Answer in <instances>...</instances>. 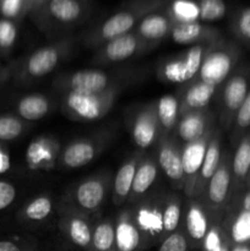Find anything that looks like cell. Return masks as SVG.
Here are the masks:
<instances>
[{"mask_svg":"<svg viewBox=\"0 0 250 251\" xmlns=\"http://www.w3.org/2000/svg\"><path fill=\"white\" fill-rule=\"evenodd\" d=\"M166 0H134L124 9L108 17L98 26L93 27L83 38L87 47L98 48L102 44L135 31L137 25L144 17L151 12L161 10Z\"/></svg>","mask_w":250,"mask_h":251,"instance_id":"cell-1","label":"cell"},{"mask_svg":"<svg viewBox=\"0 0 250 251\" xmlns=\"http://www.w3.org/2000/svg\"><path fill=\"white\" fill-rule=\"evenodd\" d=\"M124 85H117L102 92H65L61 98V112L74 122H95L109 113Z\"/></svg>","mask_w":250,"mask_h":251,"instance_id":"cell-2","label":"cell"},{"mask_svg":"<svg viewBox=\"0 0 250 251\" xmlns=\"http://www.w3.org/2000/svg\"><path fill=\"white\" fill-rule=\"evenodd\" d=\"M250 91V64L239 63L233 73L218 86V126L229 131L238 109Z\"/></svg>","mask_w":250,"mask_h":251,"instance_id":"cell-3","label":"cell"},{"mask_svg":"<svg viewBox=\"0 0 250 251\" xmlns=\"http://www.w3.org/2000/svg\"><path fill=\"white\" fill-rule=\"evenodd\" d=\"M74 44V37H65L34 50L16 69L15 80L20 83H29L49 75L73 50Z\"/></svg>","mask_w":250,"mask_h":251,"instance_id":"cell-4","label":"cell"},{"mask_svg":"<svg viewBox=\"0 0 250 251\" xmlns=\"http://www.w3.org/2000/svg\"><path fill=\"white\" fill-rule=\"evenodd\" d=\"M240 56L242 49L237 42L218 39L208 47L196 78L218 87L237 68Z\"/></svg>","mask_w":250,"mask_h":251,"instance_id":"cell-5","label":"cell"},{"mask_svg":"<svg viewBox=\"0 0 250 251\" xmlns=\"http://www.w3.org/2000/svg\"><path fill=\"white\" fill-rule=\"evenodd\" d=\"M126 77L129 76L115 71L85 69L60 74L53 80V87L63 93H96L108 90L113 86L124 85V80Z\"/></svg>","mask_w":250,"mask_h":251,"instance_id":"cell-6","label":"cell"},{"mask_svg":"<svg viewBox=\"0 0 250 251\" xmlns=\"http://www.w3.org/2000/svg\"><path fill=\"white\" fill-rule=\"evenodd\" d=\"M168 193L151 194L131 206L145 249L163 240V213Z\"/></svg>","mask_w":250,"mask_h":251,"instance_id":"cell-7","label":"cell"},{"mask_svg":"<svg viewBox=\"0 0 250 251\" xmlns=\"http://www.w3.org/2000/svg\"><path fill=\"white\" fill-rule=\"evenodd\" d=\"M211 43L190 46L176 55L164 59L157 69V76L161 81L176 85H185L198 77L205 54Z\"/></svg>","mask_w":250,"mask_h":251,"instance_id":"cell-8","label":"cell"},{"mask_svg":"<svg viewBox=\"0 0 250 251\" xmlns=\"http://www.w3.org/2000/svg\"><path fill=\"white\" fill-rule=\"evenodd\" d=\"M86 11L83 0H48L31 15L42 29H54L77 25L86 16Z\"/></svg>","mask_w":250,"mask_h":251,"instance_id":"cell-9","label":"cell"},{"mask_svg":"<svg viewBox=\"0 0 250 251\" xmlns=\"http://www.w3.org/2000/svg\"><path fill=\"white\" fill-rule=\"evenodd\" d=\"M217 218L222 216L215 215L201 199L186 198L180 227L185 233L190 250L201 249L208 229Z\"/></svg>","mask_w":250,"mask_h":251,"instance_id":"cell-10","label":"cell"},{"mask_svg":"<svg viewBox=\"0 0 250 251\" xmlns=\"http://www.w3.org/2000/svg\"><path fill=\"white\" fill-rule=\"evenodd\" d=\"M232 199V154L225 151L217 171L208 181L201 200L217 216H225Z\"/></svg>","mask_w":250,"mask_h":251,"instance_id":"cell-11","label":"cell"},{"mask_svg":"<svg viewBox=\"0 0 250 251\" xmlns=\"http://www.w3.org/2000/svg\"><path fill=\"white\" fill-rule=\"evenodd\" d=\"M150 48H152L151 44L132 31L98 47L92 63L97 65H113L140 55Z\"/></svg>","mask_w":250,"mask_h":251,"instance_id":"cell-12","label":"cell"},{"mask_svg":"<svg viewBox=\"0 0 250 251\" xmlns=\"http://www.w3.org/2000/svg\"><path fill=\"white\" fill-rule=\"evenodd\" d=\"M112 189V176L109 174H100L85 179L77 184L73 194L75 210L91 215L103 206Z\"/></svg>","mask_w":250,"mask_h":251,"instance_id":"cell-13","label":"cell"},{"mask_svg":"<svg viewBox=\"0 0 250 251\" xmlns=\"http://www.w3.org/2000/svg\"><path fill=\"white\" fill-rule=\"evenodd\" d=\"M181 145L173 134L161 135L157 142V163L176 190H184Z\"/></svg>","mask_w":250,"mask_h":251,"instance_id":"cell-14","label":"cell"},{"mask_svg":"<svg viewBox=\"0 0 250 251\" xmlns=\"http://www.w3.org/2000/svg\"><path fill=\"white\" fill-rule=\"evenodd\" d=\"M59 228L71 244L83 251H90L93 225L88 215L73 207L65 208L59 218Z\"/></svg>","mask_w":250,"mask_h":251,"instance_id":"cell-15","label":"cell"},{"mask_svg":"<svg viewBox=\"0 0 250 251\" xmlns=\"http://www.w3.org/2000/svg\"><path fill=\"white\" fill-rule=\"evenodd\" d=\"M212 132L201 137V139L196 140V141L181 145V158H183L184 169L183 191L185 198L188 199L194 196L196 181H198L199 173H200L201 166H202L203 158H205L206 150H207L208 141H210Z\"/></svg>","mask_w":250,"mask_h":251,"instance_id":"cell-16","label":"cell"},{"mask_svg":"<svg viewBox=\"0 0 250 251\" xmlns=\"http://www.w3.org/2000/svg\"><path fill=\"white\" fill-rule=\"evenodd\" d=\"M217 127L216 115L210 109L194 110L179 118L175 134L181 144L196 141L206 135L211 134Z\"/></svg>","mask_w":250,"mask_h":251,"instance_id":"cell-17","label":"cell"},{"mask_svg":"<svg viewBox=\"0 0 250 251\" xmlns=\"http://www.w3.org/2000/svg\"><path fill=\"white\" fill-rule=\"evenodd\" d=\"M131 136L135 145L140 150H146L157 145L161 130H159L158 117H157L156 102L144 105L137 112L131 126Z\"/></svg>","mask_w":250,"mask_h":251,"instance_id":"cell-18","label":"cell"},{"mask_svg":"<svg viewBox=\"0 0 250 251\" xmlns=\"http://www.w3.org/2000/svg\"><path fill=\"white\" fill-rule=\"evenodd\" d=\"M217 86L210 85L199 78H194L179 88L176 98L179 102V118L194 110L207 109L216 96Z\"/></svg>","mask_w":250,"mask_h":251,"instance_id":"cell-19","label":"cell"},{"mask_svg":"<svg viewBox=\"0 0 250 251\" xmlns=\"http://www.w3.org/2000/svg\"><path fill=\"white\" fill-rule=\"evenodd\" d=\"M172 41L180 46H198V44L213 43L223 38L220 29L201 22L174 25L171 32Z\"/></svg>","mask_w":250,"mask_h":251,"instance_id":"cell-20","label":"cell"},{"mask_svg":"<svg viewBox=\"0 0 250 251\" xmlns=\"http://www.w3.org/2000/svg\"><path fill=\"white\" fill-rule=\"evenodd\" d=\"M117 251H144L145 244L131 207L120 211L115 221Z\"/></svg>","mask_w":250,"mask_h":251,"instance_id":"cell-21","label":"cell"},{"mask_svg":"<svg viewBox=\"0 0 250 251\" xmlns=\"http://www.w3.org/2000/svg\"><path fill=\"white\" fill-rule=\"evenodd\" d=\"M221 141H222V130H221L220 126H217L215 131L212 132V135H211L210 141H208L205 158H203L202 166H201L200 173H199L193 198H202L208 181H210V179L212 178L213 174L217 171L218 166H220L223 153L222 142Z\"/></svg>","mask_w":250,"mask_h":251,"instance_id":"cell-22","label":"cell"},{"mask_svg":"<svg viewBox=\"0 0 250 251\" xmlns=\"http://www.w3.org/2000/svg\"><path fill=\"white\" fill-rule=\"evenodd\" d=\"M173 27L174 22L172 21L168 14L166 11L157 10V11L151 12L146 17H144L135 28V32L144 41L154 47L159 42L163 41L166 37L171 36Z\"/></svg>","mask_w":250,"mask_h":251,"instance_id":"cell-23","label":"cell"},{"mask_svg":"<svg viewBox=\"0 0 250 251\" xmlns=\"http://www.w3.org/2000/svg\"><path fill=\"white\" fill-rule=\"evenodd\" d=\"M103 142L92 139H81L71 142L61 153V166L69 169L86 166L95 159L98 152L103 149Z\"/></svg>","mask_w":250,"mask_h":251,"instance_id":"cell-24","label":"cell"},{"mask_svg":"<svg viewBox=\"0 0 250 251\" xmlns=\"http://www.w3.org/2000/svg\"><path fill=\"white\" fill-rule=\"evenodd\" d=\"M249 171L250 131L235 146V151L232 156V199L245 191Z\"/></svg>","mask_w":250,"mask_h":251,"instance_id":"cell-25","label":"cell"},{"mask_svg":"<svg viewBox=\"0 0 250 251\" xmlns=\"http://www.w3.org/2000/svg\"><path fill=\"white\" fill-rule=\"evenodd\" d=\"M142 158V153L132 154L120 166L112 183V200L115 206H122L127 201L134 183L137 166Z\"/></svg>","mask_w":250,"mask_h":251,"instance_id":"cell-26","label":"cell"},{"mask_svg":"<svg viewBox=\"0 0 250 251\" xmlns=\"http://www.w3.org/2000/svg\"><path fill=\"white\" fill-rule=\"evenodd\" d=\"M158 176V163L152 157L142 156L139 166H137L136 173H135L134 183H132L130 196L127 199L131 205L136 203L142 198L147 195L149 190L153 183L156 181Z\"/></svg>","mask_w":250,"mask_h":251,"instance_id":"cell-27","label":"cell"},{"mask_svg":"<svg viewBox=\"0 0 250 251\" xmlns=\"http://www.w3.org/2000/svg\"><path fill=\"white\" fill-rule=\"evenodd\" d=\"M50 110V100L41 93L27 95L16 103V115L25 122H36L42 119Z\"/></svg>","mask_w":250,"mask_h":251,"instance_id":"cell-28","label":"cell"},{"mask_svg":"<svg viewBox=\"0 0 250 251\" xmlns=\"http://www.w3.org/2000/svg\"><path fill=\"white\" fill-rule=\"evenodd\" d=\"M156 109L161 135L175 132L179 122V102L176 96H162L158 100H156Z\"/></svg>","mask_w":250,"mask_h":251,"instance_id":"cell-29","label":"cell"},{"mask_svg":"<svg viewBox=\"0 0 250 251\" xmlns=\"http://www.w3.org/2000/svg\"><path fill=\"white\" fill-rule=\"evenodd\" d=\"M90 251H117L115 223L112 220L104 218L93 225Z\"/></svg>","mask_w":250,"mask_h":251,"instance_id":"cell-30","label":"cell"},{"mask_svg":"<svg viewBox=\"0 0 250 251\" xmlns=\"http://www.w3.org/2000/svg\"><path fill=\"white\" fill-rule=\"evenodd\" d=\"M183 212L184 202L181 196L176 194H168L163 213V239L180 228Z\"/></svg>","mask_w":250,"mask_h":251,"instance_id":"cell-31","label":"cell"},{"mask_svg":"<svg viewBox=\"0 0 250 251\" xmlns=\"http://www.w3.org/2000/svg\"><path fill=\"white\" fill-rule=\"evenodd\" d=\"M166 12L174 25L188 24L200 20L198 1L194 0H173L168 5Z\"/></svg>","mask_w":250,"mask_h":251,"instance_id":"cell-32","label":"cell"},{"mask_svg":"<svg viewBox=\"0 0 250 251\" xmlns=\"http://www.w3.org/2000/svg\"><path fill=\"white\" fill-rule=\"evenodd\" d=\"M53 210V202L47 195L37 196L25 205L21 210V218L26 222H42Z\"/></svg>","mask_w":250,"mask_h":251,"instance_id":"cell-33","label":"cell"},{"mask_svg":"<svg viewBox=\"0 0 250 251\" xmlns=\"http://www.w3.org/2000/svg\"><path fill=\"white\" fill-rule=\"evenodd\" d=\"M250 131V91L245 97L244 102L238 109L230 127V142L233 146H237L240 140Z\"/></svg>","mask_w":250,"mask_h":251,"instance_id":"cell-34","label":"cell"},{"mask_svg":"<svg viewBox=\"0 0 250 251\" xmlns=\"http://www.w3.org/2000/svg\"><path fill=\"white\" fill-rule=\"evenodd\" d=\"M230 31L237 43L250 49V6L240 7L233 15Z\"/></svg>","mask_w":250,"mask_h":251,"instance_id":"cell-35","label":"cell"},{"mask_svg":"<svg viewBox=\"0 0 250 251\" xmlns=\"http://www.w3.org/2000/svg\"><path fill=\"white\" fill-rule=\"evenodd\" d=\"M26 129V122L20 117L15 114H1L0 115V144L17 140L24 135Z\"/></svg>","mask_w":250,"mask_h":251,"instance_id":"cell-36","label":"cell"},{"mask_svg":"<svg viewBox=\"0 0 250 251\" xmlns=\"http://www.w3.org/2000/svg\"><path fill=\"white\" fill-rule=\"evenodd\" d=\"M200 20L203 22H213L223 19L227 12L225 0H199Z\"/></svg>","mask_w":250,"mask_h":251,"instance_id":"cell-37","label":"cell"},{"mask_svg":"<svg viewBox=\"0 0 250 251\" xmlns=\"http://www.w3.org/2000/svg\"><path fill=\"white\" fill-rule=\"evenodd\" d=\"M17 39V26L15 21L2 17L0 20V55H9Z\"/></svg>","mask_w":250,"mask_h":251,"instance_id":"cell-38","label":"cell"},{"mask_svg":"<svg viewBox=\"0 0 250 251\" xmlns=\"http://www.w3.org/2000/svg\"><path fill=\"white\" fill-rule=\"evenodd\" d=\"M0 12L4 19L12 21L21 19L28 14V0H1Z\"/></svg>","mask_w":250,"mask_h":251,"instance_id":"cell-39","label":"cell"},{"mask_svg":"<svg viewBox=\"0 0 250 251\" xmlns=\"http://www.w3.org/2000/svg\"><path fill=\"white\" fill-rule=\"evenodd\" d=\"M188 239L181 227L159 243L158 251H189Z\"/></svg>","mask_w":250,"mask_h":251,"instance_id":"cell-40","label":"cell"},{"mask_svg":"<svg viewBox=\"0 0 250 251\" xmlns=\"http://www.w3.org/2000/svg\"><path fill=\"white\" fill-rule=\"evenodd\" d=\"M16 189L11 183L0 180V211L11 206L16 199Z\"/></svg>","mask_w":250,"mask_h":251,"instance_id":"cell-41","label":"cell"},{"mask_svg":"<svg viewBox=\"0 0 250 251\" xmlns=\"http://www.w3.org/2000/svg\"><path fill=\"white\" fill-rule=\"evenodd\" d=\"M0 251H33V249L24 247L14 240H0Z\"/></svg>","mask_w":250,"mask_h":251,"instance_id":"cell-42","label":"cell"},{"mask_svg":"<svg viewBox=\"0 0 250 251\" xmlns=\"http://www.w3.org/2000/svg\"><path fill=\"white\" fill-rule=\"evenodd\" d=\"M7 167H9V156H7L4 144H0V176L6 171Z\"/></svg>","mask_w":250,"mask_h":251,"instance_id":"cell-43","label":"cell"},{"mask_svg":"<svg viewBox=\"0 0 250 251\" xmlns=\"http://www.w3.org/2000/svg\"><path fill=\"white\" fill-rule=\"evenodd\" d=\"M48 0H28V14H33L34 11L43 6Z\"/></svg>","mask_w":250,"mask_h":251,"instance_id":"cell-44","label":"cell"},{"mask_svg":"<svg viewBox=\"0 0 250 251\" xmlns=\"http://www.w3.org/2000/svg\"><path fill=\"white\" fill-rule=\"evenodd\" d=\"M230 251H250V244H234L230 248Z\"/></svg>","mask_w":250,"mask_h":251,"instance_id":"cell-45","label":"cell"},{"mask_svg":"<svg viewBox=\"0 0 250 251\" xmlns=\"http://www.w3.org/2000/svg\"><path fill=\"white\" fill-rule=\"evenodd\" d=\"M247 189H250V171H249V176H248V180H247ZM245 189V190H247Z\"/></svg>","mask_w":250,"mask_h":251,"instance_id":"cell-46","label":"cell"},{"mask_svg":"<svg viewBox=\"0 0 250 251\" xmlns=\"http://www.w3.org/2000/svg\"><path fill=\"white\" fill-rule=\"evenodd\" d=\"M0 77H1V75H0Z\"/></svg>","mask_w":250,"mask_h":251,"instance_id":"cell-47","label":"cell"},{"mask_svg":"<svg viewBox=\"0 0 250 251\" xmlns=\"http://www.w3.org/2000/svg\"><path fill=\"white\" fill-rule=\"evenodd\" d=\"M0 2H1V0H0Z\"/></svg>","mask_w":250,"mask_h":251,"instance_id":"cell-48","label":"cell"}]
</instances>
